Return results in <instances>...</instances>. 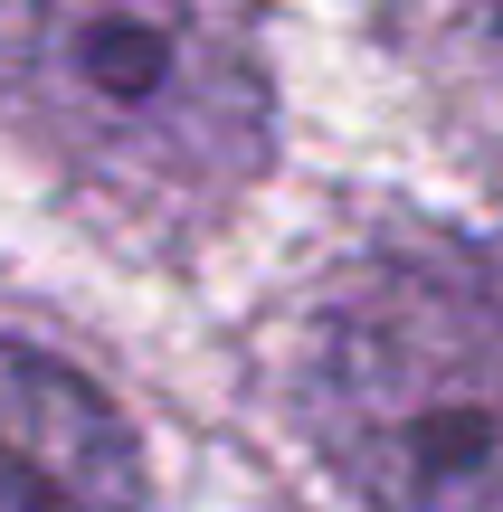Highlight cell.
I'll return each mask as SVG.
<instances>
[{"label": "cell", "mask_w": 503, "mask_h": 512, "mask_svg": "<svg viewBox=\"0 0 503 512\" xmlns=\"http://www.w3.org/2000/svg\"><path fill=\"white\" fill-rule=\"evenodd\" d=\"M295 408L361 512H503V247L390 238L342 266Z\"/></svg>", "instance_id": "6da1fadb"}, {"label": "cell", "mask_w": 503, "mask_h": 512, "mask_svg": "<svg viewBox=\"0 0 503 512\" xmlns=\"http://www.w3.org/2000/svg\"><path fill=\"white\" fill-rule=\"evenodd\" d=\"M485 10H494V19H503V0H485Z\"/></svg>", "instance_id": "277c9868"}, {"label": "cell", "mask_w": 503, "mask_h": 512, "mask_svg": "<svg viewBox=\"0 0 503 512\" xmlns=\"http://www.w3.org/2000/svg\"><path fill=\"white\" fill-rule=\"evenodd\" d=\"M0 95L152 209L238 200L266 162L257 0H0Z\"/></svg>", "instance_id": "7a4b0ae2"}, {"label": "cell", "mask_w": 503, "mask_h": 512, "mask_svg": "<svg viewBox=\"0 0 503 512\" xmlns=\"http://www.w3.org/2000/svg\"><path fill=\"white\" fill-rule=\"evenodd\" d=\"M0 512H143L124 418L19 342H0Z\"/></svg>", "instance_id": "3957f363"}]
</instances>
